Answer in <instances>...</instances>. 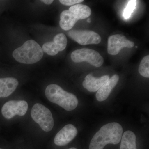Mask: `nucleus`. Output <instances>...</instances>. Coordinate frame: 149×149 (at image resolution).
<instances>
[{
	"label": "nucleus",
	"mask_w": 149,
	"mask_h": 149,
	"mask_svg": "<svg viewBox=\"0 0 149 149\" xmlns=\"http://www.w3.org/2000/svg\"><path fill=\"white\" fill-rule=\"evenodd\" d=\"M123 129L117 122L104 125L91 140L89 149H103L109 144L116 145L121 141Z\"/></svg>",
	"instance_id": "obj_1"
},
{
	"label": "nucleus",
	"mask_w": 149,
	"mask_h": 149,
	"mask_svg": "<svg viewBox=\"0 0 149 149\" xmlns=\"http://www.w3.org/2000/svg\"><path fill=\"white\" fill-rule=\"evenodd\" d=\"M45 95L49 101L58 105L67 111L75 109L78 104L77 97L65 91L58 85L51 84L45 90Z\"/></svg>",
	"instance_id": "obj_2"
},
{
	"label": "nucleus",
	"mask_w": 149,
	"mask_h": 149,
	"mask_svg": "<svg viewBox=\"0 0 149 149\" xmlns=\"http://www.w3.org/2000/svg\"><path fill=\"white\" fill-rule=\"evenodd\" d=\"M44 52L41 46L33 40L26 41L21 47L15 50L13 56L18 62L32 64L42 58Z\"/></svg>",
	"instance_id": "obj_3"
},
{
	"label": "nucleus",
	"mask_w": 149,
	"mask_h": 149,
	"mask_svg": "<svg viewBox=\"0 0 149 149\" xmlns=\"http://www.w3.org/2000/svg\"><path fill=\"white\" fill-rule=\"evenodd\" d=\"M91 14L87 6L77 4L71 6L68 10L63 11L61 14L60 26L63 30H70L78 20L88 18Z\"/></svg>",
	"instance_id": "obj_4"
},
{
	"label": "nucleus",
	"mask_w": 149,
	"mask_h": 149,
	"mask_svg": "<svg viewBox=\"0 0 149 149\" xmlns=\"http://www.w3.org/2000/svg\"><path fill=\"white\" fill-rule=\"evenodd\" d=\"M31 116L33 120L40 125L44 131L49 132L53 128L54 120L50 110L40 103L32 107Z\"/></svg>",
	"instance_id": "obj_5"
},
{
	"label": "nucleus",
	"mask_w": 149,
	"mask_h": 149,
	"mask_svg": "<svg viewBox=\"0 0 149 149\" xmlns=\"http://www.w3.org/2000/svg\"><path fill=\"white\" fill-rule=\"evenodd\" d=\"M71 58L74 62H87L93 66L99 67L104 63V58L98 52L87 48L79 49L72 52Z\"/></svg>",
	"instance_id": "obj_6"
},
{
	"label": "nucleus",
	"mask_w": 149,
	"mask_h": 149,
	"mask_svg": "<svg viewBox=\"0 0 149 149\" xmlns=\"http://www.w3.org/2000/svg\"><path fill=\"white\" fill-rule=\"evenodd\" d=\"M68 35L71 39L82 45L98 44L101 42V37L97 33L89 30L69 31Z\"/></svg>",
	"instance_id": "obj_7"
},
{
	"label": "nucleus",
	"mask_w": 149,
	"mask_h": 149,
	"mask_svg": "<svg viewBox=\"0 0 149 149\" xmlns=\"http://www.w3.org/2000/svg\"><path fill=\"white\" fill-rule=\"evenodd\" d=\"M28 110V103L24 100H11L3 106L1 113L3 116L8 119H11L15 115L23 116Z\"/></svg>",
	"instance_id": "obj_8"
},
{
	"label": "nucleus",
	"mask_w": 149,
	"mask_h": 149,
	"mask_svg": "<svg viewBox=\"0 0 149 149\" xmlns=\"http://www.w3.org/2000/svg\"><path fill=\"white\" fill-rule=\"evenodd\" d=\"M135 43L128 40L123 35L117 34L110 36L108 40V53L111 55H116L124 48L133 47Z\"/></svg>",
	"instance_id": "obj_9"
},
{
	"label": "nucleus",
	"mask_w": 149,
	"mask_h": 149,
	"mask_svg": "<svg viewBox=\"0 0 149 149\" xmlns=\"http://www.w3.org/2000/svg\"><path fill=\"white\" fill-rule=\"evenodd\" d=\"M77 134V128L72 124H68L57 133L54 143L60 146H65L72 141Z\"/></svg>",
	"instance_id": "obj_10"
},
{
	"label": "nucleus",
	"mask_w": 149,
	"mask_h": 149,
	"mask_svg": "<svg viewBox=\"0 0 149 149\" xmlns=\"http://www.w3.org/2000/svg\"><path fill=\"white\" fill-rule=\"evenodd\" d=\"M109 76L108 75H104L102 77H93L92 74H88L85 77L83 81V87L91 92H95L98 91L101 87L109 79Z\"/></svg>",
	"instance_id": "obj_11"
},
{
	"label": "nucleus",
	"mask_w": 149,
	"mask_h": 149,
	"mask_svg": "<svg viewBox=\"0 0 149 149\" xmlns=\"http://www.w3.org/2000/svg\"><path fill=\"white\" fill-rule=\"evenodd\" d=\"M119 77L118 74H114L108 81L101 87L97 91L96 97L97 100L102 102L105 100L108 97L111 93L112 90L117 85Z\"/></svg>",
	"instance_id": "obj_12"
},
{
	"label": "nucleus",
	"mask_w": 149,
	"mask_h": 149,
	"mask_svg": "<svg viewBox=\"0 0 149 149\" xmlns=\"http://www.w3.org/2000/svg\"><path fill=\"white\" fill-rule=\"evenodd\" d=\"M18 85V80L14 77L0 78V98L7 97L10 95Z\"/></svg>",
	"instance_id": "obj_13"
},
{
	"label": "nucleus",
	"mask_w": 149,
	"mask_h": 149,
	"mask_svg": "<svg viewBox=\"0 0 149 149\" xmlns=\"http://www.w3.org/2000/svg\"><path fill=\"white\" fill-rule=\"evenodd\" d=\"M121 139L120 149H137L136 136L132 131H125Z\"/></svg>",
	"instance_id": "obj_14"
},
{
	"label": "nucleus",
	"mask_w": 149,
	"mask_h": 149,
	"mask_svg": "<svg viewBox=\"0 0 149 149\" xmlns=\"http://www.w3.org/2000/svg\"><path fill=\"white\" fill-rule=\"evenodd\" d=\"M42 49L44 52L50 56L56 55L58 54L59 52H61L59 47L54 41L45 43Z\"/></svg>",
	"instance_id": "obj_15"
},
{
	"label": "nucleus",
	"mask_w": 149,
	"mask_h": 149,
	"mask_svg": "<svg viewBox=\"0 0 149 149\" xmlns=\"http://www.w3.org/2000/svg\"><path fill=\"white\" fill-rule=\"evenodd\" d=\"M149 56L144 57L139 65V71L141 75L144 77H149Z\"/></svg>",
	"instance_id": "obj_16"
},
{
	"label": "nucleus",
	"mask_w": 149,
	"mask_h": 149,
	"mask_svg": "<svg viewBox=\"0 0 149 149\" xmlns=\"http://www.w3.org/2000/svg\"><path fill=\"white\" fill-rule=\"evenodd\" d=\"M54 42L59 47L61 52L64 50L67 45V39L66 36L63 33L56 35L54 37Z\"/></svg>",
	"instance_id": "obj_17"
},
{
	"label": "nucleus",
	"mask_w": 149,
	"mask_h": 149,
	"mask_svg": "<svg viewBox=\"0 0 149 149\" xmlns=\"http://www.w3.org/2000/svg\"><path fill=\"white\" fill-rule=\"evenodd\" d=\"M137 1L134 0L128 1L127 6L124 10L123 16L125 19H128L131 16L133 11L136 9Z\"/></svg>",
	"instance_id": "obj_18"
},
{
	"label": "nucleus",
	"mask_w": 149,
	"mask_h": 149,
	"mask_svg": "<svg viewBox=\"0 0 149 149\" xmlns=\"http://www.w3.org/2000/svg\"><path fill=\"white\" fill-rule=\"evenodd\" d=\"M83 0H60V2L65 6H73L83 2Z\"/></svg>",
	"instance_id": "obj_19"
},
{
	"label": "nucleus",
	"mask_w": 149,
	"mask_h": 149,
	"mask_svg": "<svg viewBox=\"0 0 149 149\" xmlns=\"http://www.w3.org/2000/svg\"><path fill=\"white\" fill-rule=\"evenodd\" d=\"M41 1L43 2L45 4L50 5L54 1L53 0H43V1Z\"/></svg>",
	"instance_id": "obj_20"
},
{
	"label": "nucleus",
	"mask_w": 149,
	"mask_h": 149,
	"mask_svg": "<svg viewBox=\"0 0 149 149\" xmlns=\"http://www.w3.org/2000/svg\"><path fill=\"white\" fill-rule=\"evenodd\" d=\"M88 22H89V23H90L91 22V19H88Z\"/></svg>",
	"instance_id": "obj_21"
},
{
	"label": "nucleus",
	"mask_w": 149,
	"mask_h": 149,
	"mask_svg": "<svg viewBox=\"0 0 149 149\" xmlns=\"http://www.w3.org/2000/svg\"><path fill=\"white\" fill-rule=\"evenodd\" d=\"M69 149H76V148H70Z\"/></svg>",
	"instance_id": "obj_22"
},
{
	"label": "nucleus",
	"mask_w": 149,
	"mask_h": 149,
	"mask_svg": "<svg viewBox=\"0 0 149 149\" xmlns=\"http://www.w3.org/2000/svg\"><path fill=\"white\" fill-rule=\"evenodd\" d=\"M0 149H1V148H0Z\"/></svg>",
	"instance_id": "obj_23"
}]
</instances>
